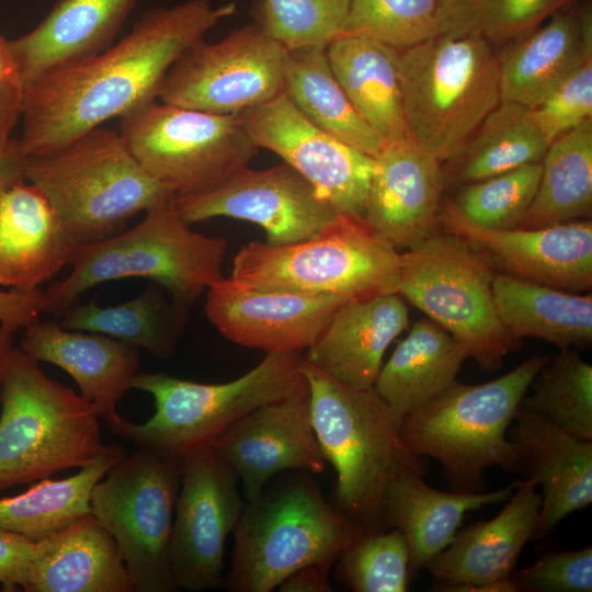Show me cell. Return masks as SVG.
Wrapping results in <instances>:
<instances>
[{
	"instance_id": "cell-1",
	"label": "cell",
	"mask_w": 592,
	"mask_h": 592,
	"mask_svg": "<svg viewBox=\"0 0 592 592\" xmlns=\"http://www.w3.org/2000/svg\"><path fill=\"white\" fill-rule=\"evenodd\" d=\"M237 11L209 0L153 8L116 45L43 73L24 87L21 150L45 153L158 100L174 61Z\"/></svg>"
},
{
	"instance_id": "cell-2",
	"label": "cell",
	"mask_w": 592,
	"mask_h": 592,
	"mask_svg": "<svg viewBox=\"0 0 592 592\" xmlns=\"http://www.w3.org/2000/svg\"><path fill=\"white\" fill-rule=\"evenodd\" d=\"M301 372L318 442L337 474L331 502L367 531L386 528L383 504L389 485L405 474H424L422 458L401 437V419L373 387L345 386L305 358Z\"/></svg>"
},
{
	"instance_id": "cell-3",
	"label": "cell",
	"mask_w": 592,
	"mask_h": 592,
	"mask_svg": "<svg viewBox=\"0 0 592 592\" xmlns=\"http://www.w3.org/2000/svg\"><path fill=\"white\" fill-rule=\"evenodd\" d=\"M365 531L325 499L310 473H281L244 503L225 589L271 592L303 566L337 562Z\"/></svg>"
},
{
	"instance_id": "cell-4",
	"label": "cell",
	"mask_w": 592,
	"mask_h": 592,
	"mask_svg": "<svg viewBox=\"0 0 592 592\" xmlns=\"http://www.w3.org/2000/svg\"><path fill=\"white\" fill-rule=\"evenodd\" d=\"M228 244L224 237L193 231L170 201L124 232L73 249L71 271L44 291L42 310L60 318L89 288L136 277L153 281L189 312L205 289L225 277Z\"/></svg>"
},
{
	"instance_id": "cell-5",
	"label": "cell",
	"mask_w": 592,
	"mask_h": 592,
	"mask_svg": "<svg viewBox=\"0 0 592 592\" xmlns=\"http://www.w3.org/2000/svg\"><path fill=\"white\" fill-rule=\"evenodd\" d=\"M25 180L48 200L72 250L115 235L175 195L138 163L119 132L102 126L27 157Z\"/></svg>"
},
{
	"instance_id": "cell-6",
	"label": "cell",
	"mask_w": 592,
	"mask_h": 592,
	"mask_svg": "<svg viewBox=\"0 0 592 592\" xmlns=\"http://www.w3.org/2000/svg\"><path fill=\"white\" fill-rule=\"evenodd\" d=\"M548 358L534 354L487 383L455 382L401 419L405 444L420 458L436 459L453 491H483L485 473L493 466L517 473L519 457L509 429L523 396Z\"/></svg>"
},
{
	"instance_id": "cell-7",
	"label": "cell",
	"mask_w": 592,
	"mask_h": 592,
	"mask_svg": "<svg viewBox=\"0 0 592 592\" xmlns=\"http://www.w3.org/2000/svg\"><path fill=\"white\" fill-rule=\"evenodd\" d=\"M99 419L92 403L14 346L1 394L0 490L92 463L109 446Z\"/></svg>"
},
{
	"instance_id": "cell-8",
	"label": "cell",
	"mask_w": 592,
	"mask_h": 592,
	"mask_svg": "<svg viewBox=\"0 0 592 592\" xmlns=\"http://www.w3.org/2000/svg\"><path fill=\"white\" fill-rule=\"evenodd\" d=\"M398 76L409 133L442 163L501 103L499 55L478 36L436 35L401 49Z\"/></svg>"
},
{
	"instance_id": "cell-9",
	"label": "cell",
	"mask_w": 592,
	"mask_h": 592,
	"mask_svg": "<svg viewBox=\"0 0 592 592\" xmlns=\"http://www.w3.org/2000/svg\"><path fill=\"white\" fill-rule=\"evenodd\" d=\"M401 253L365 220L339 215L314 237L285 246L251 241L230 277L244 286L345 300L397 293Z\"/></svg>"
},
{
	"instance_id": "cell-10",
	"label": "cell",
	"mask_w": 592,
	"mask_h": 592,
	"mask_svg": "<svg viewBox=\"0 0 592 592\" xmlns=\"http://www.w3.org/2000/svg\"><path fill=\"white\" fill-rule=\"evenodd\" d=\"M303 360L301 352L266 353L246 374L218 384L164 373H137L132 388L153 398L155 413L144 423L128 420L119 436L137 447L180 460L257 408L304 388Z\"/></svg>"
},
{
	"instance_id": "cell-11",
	"label": "cell",
	"mask_w": 592,
	"mask_h": 592,
	"mask_svg": "<svg viewBox=\"0 0 592 592\" xmlns=\"http://www.w3.org/2000/svg\"><path fill=\"white\" fill-rule=\"evenodd\" d=\"M494 273L466 240L440 227L401 253L397 293L460 342L480 369L496 372L521 341L497 312Z\"/></svg>"
},
{
	"instance_id": "cell-12",
	"label": "cell",
	"mask_w": 592,
	"mask_h": 592,
	"mask_svg": "<svg viewBox=\"0 0 592 592\" xmlns=\"http://www.w3.org/2000/svg\"><path fill=\"white\" fill-rule=\"evenodd\" d=\"M180 460L137 447L92 489L91 513L113 536L134 592H174L170 544Z\"/></svg>"
},
{
	"instance_id": "cell-13",
	"label": "cell",
	"mask_w": 592,
	"mask_h": 592,
	"mask_svg": "<svg viewBox=\"0 0 592 592\" xmlns=\"http://www.w3.org/2000/svg\"><path fill=\"white\" fill-rule=\"evenodd\" d=\"M119 134L138 163L175 195L216 186L247 168L259 149L238 114L157 100L122 116Z\"/></svg>"
},
{
	"instance_id": "cell-14",
	"label": "cell",
	"mask_w": 592,
	"mask_h": 592,
	"mask_svg": "<svg viewBox=\"0 0 592 592\" xmlns=\"http://www.w3.org/2000/svg\"><path fill=\"white\" fill-rule=\"evenodd\" d=\"M287 49L260 24L203 39L170 67L158 92L164 103L237 115L283 93Z\"/></svg>"
},
{
	"instance_id": "cell-15",
	"label": "cell",
	"mask_w": 592,
	"mask_h": 592,
	"mask_svg": "<svg viewBox=\"0 0 592 592\" xmlns=\"http://www.w3.org/2000/svg\"><path fill=\"white\" fill-rule=\"evenodd\" d=\"M180 468L170 544L174 585L192 592L225 588L226 543L244 506L238 475L209 445L183 455Z\"/></svg>"
},
{
	"instance_id": "cell-16",
	"label": "cell",
	"mask_w": 592,
	"mask_h": 592,
	"mask_svg": "<svg viewBox=\"0 0 592 592\" xmlns=\"http://www.w3.org/2000/svg\"><path fill=\"white\" fill-rule=\"evenodd\" d=\"M171 204L189 225L218 217L253 223L271 246L309 239L340 215L285 162L263 170L247 167L207 191L174 195Z\"/></svg>"
},
{
	"instance_id": "cell-17",
	"label": "cell",
	"mask_w": 592,
	"mask_h": 592,
	"mask_svg": "<svg viewBox=\"0 0 592 592\" xmlns=\"http://www.w3.org/2000/svg\"><path fill=\"white\" fill-rule=\"evenodd\" d=\"M238 116L258 148L280 156L339 214L365 218L373 157L318 128L284 93Z\"/></svg>"
},
{
	"instance_id": "cell-18",
	"label": "cell",
	"mask_w": 592,
	"mask_h": 592,
	"mask_svg": "<svg viewBox=\"0 0 592 592\" xmlns=\"http://www.w3.org/2000/svg\"><path fill=\"white\" fill-rule=\"evenodd\" d=\"M440 227L466 240L496 272L573 293L591 291V218L540 228L489 229L444 198Z\"/></svg>"
},
{
	"instance_id": "cell-19",
	"label": "cell",
	"mask_w": 592,
	"mask_h": 592,
	"mask_svg": "<svg viewBox=\"0 0 592 592\" xmlns=\"http://www.w3.org/2000/svg\"><path fill=\"white\" fill-rule=\"evenodd\" d=\"M208 445L236 471L247 501L281 473L322 474L328 464L312 425L308 384L240 418Z\"/></svg>"
},
{
	"instance_id": "cell-20",
	"label": "cell",
	"mask_w": 592,
	"mask_h": 592,
	"mask_svg": "<svg viewBox=\"0 0 592 592\" xmlns=\"http://www.w3.org/2000/svg\"><path fill=\"white\" fill-rule=\"evenodd\" d=\"M348 300L262 291L224 277L207 288L205 314L229 341L265 353L301 352Z\"/></svg>"
},
{
	"instance_id": "cell-21",
	"label": "cell",
	"mask_w": 592,
	"mask_h": 592,
	"mask_svg": "<svg viewBox=\"0 0 592 592\" xmlns=\"http://www.w3.org/2000/svg\"><path fill=\"white\" fill-rule=\"evenodd\" d=\"M527 478L519 480L501 512L458 531L424 570L439 591L515 592L511 574L533 539L542 504Z\"/></svg>"
},
{
	"instance_id": "cell-22",
	"label": "cell",
	"mask_w": 592,
	"mask_h": 592,
	"mask_svg": "<svg viewBox=\"0 0 592 592\" xmlns=\"http://www.w3.org/2000/svg\"><path fill=\"white\" fill-rule=\"evenodd\" d=\"M445 179L412 137L384 143L374 157L365 220L392 247L410 249L440 229Z\"/></svg>"
},
{
	"instance_id": "cell-23",
	"label": "cell",
	"mask_w": 592,
	"mask_h": 592,
	"mask_svg": "<svg viewBox=\"0 0 592 592\" xmlns=\"http://www.w3.org/2000/svg\"><path fill=\"white\" fill-rule=\"evenodd\" d=\"M20 349L37 362L54 364L77 383L80 395L95 408L115 435L128 421L117 406L138 373V348L109 335L70 330L38 319L24 329Z\"/></svg>"
},
{
	"instance_id": "cell-24",
	"label": "cell",
	"mask_w": 592,
	"mask_h": 592,
	"mask_svg": "<svg viewBox=\"0 0 592 592\" xmlns=\"http://www.w3.org/2000/svg\"><path fill=\"white\" fill-rule=\"evenodd\" d=\"M509 439L516 448L517 473L540 487L535 538H543L569 514L592 502V441L549 421L516 412Z\"/></svg>"
},
{
	"instance_id": "cell-25",
	"label": "cell",
	"mask_w": 592,
	"mask_h": 592,
	"mask_svg": "<svg viewBox=\"0 0 592 592\" xmlns=\"http://www.w3.org/2000/svg\"><path fill=\"white\" fill-rule=\"evenodd\" d=\"M408 323V308L398 293L348 300L334 311L304 358L345 386L372 388L386 350Z\"/></svg>"
},
{
	"instance_id": "cell-26",
	"label": "cell",
	"mask_w": 592,
	"mask_h": 592,
	"mask_svg": "<svg viewBox=\"0 0 592 592\" xmlns=\"http://www.w3.org/2000/svg\"><path fill=\"white\" fill-rule=\"evenodd\" d=\"M138 1L57 0L34 29L9 41L24 87L109 48Z\"/></svg>"
},
{
	"instance_id": "cell-27",
	"label": "cell",
	"mask_w": 592,
	"mask_h": 592,
	"mask_svg": "<svg viewBox=\"0 0 592 592\" xmlns=\"http://www.w3.org/2000/svg\"><path fill=\"white\" fill-rule=\"evenodd\" d=\"M26 180L0 196V285L34 291L69 264L72 248L45 195Z\"/></svg>"
},
{
	"instance_id": "cell-28",
	"label": "cell",
	"mask_w": 592,
	"mask_h": 592,
	"mask_svg": "<svg viewBox=\"0 0 592 592\" xmlns=\"http://www.w3.org/2000/svg\"><path fill=\"white\" fill-rule=\"evenodd\" d=\"M571 4L499 55L501 102L534 107L592 54V13Z\"/></svg>"
},
{
	"instance_id": "cell-29",
	"label": "cell",
	"mask_w": 592,
	"mask_h": 592,
	"mask_svg": "<svg viewBox=\"0 0 592 592\" xmlns=\"http://www.w3.org/2000/svg\"><path fill=\"white\" fill-rule=\"evenodd\" d=\"M519 480L493 491H442L428 486L422 474H405L388 487L383 521L406 537L410 574L415 576L453 542L465 514L506 501Z\"/></svg>"
},
{
	"instance_id": "cell-30",
	"label": "cell",
	"mask_w": 592,
	"mask_h": 592,
	"mask_svg": "<svg viewBox=\"0 0 592 592\" xmlns=\"http://www.w3.org/2000/svg\"><path fill=\"white\" fill-rule=\"evenodd\" d=\"M27 592H134L109 531L89 513L39 540Z\"/></svg>"
},
{
	"instance_id": "cell-31",
	"label": "cell",
	"mask_w": 592,
	"mask_h": 592,
	"mask_svg": "<svg viewBox=\"0 0 592 592\" xmlns=\"http://www.w3.org/2000/svg\"><path fill=\"white\" fill-rule=\"evenodd\" d=\"M467 358L460 342L433 320L422 318L383 364L373 388L402 419L457 382Z\"/></svg>"
},
{
	"instance_id": "cell-32",
	"label": "cell",
	"mask_w": 592,
	"mask_h": 592,
	"mask_svg": "<svg viewBox=\"0 0 592 592\" xmlns=\"http://www.w3.org/2000/svg\"><path fill=\"white\" fill-rule=\"evenodd\" d=\"M326 52L343 91L382 140L411 137L398 76L399 49L365 36L340 35Z\"/></svg>"
},
{
	"instance_id": "cell-33",
	"label": "cell",
	"mask_w": 592,
	"mask_h": 592,
	"mask_svg": "<svg viewBox=\"0 0 592 592\" xmlns=\"http://www.w3.org/2000/svg\"><path fill=\"white\" fill-rule=\"evenodd\" d=\"M492 293L497 312L517 340L537 338L567 350L592 343V296L496 272Z\"/></svg>"
},
{
	"instance_id": "cell-34",
	"label": "cell",
	"mask_w": 592,
	"mask_h": 592,
	"mask_svg": "<svg viewBox=\"0 0 592 592\" xmlns=\"http://www.w3.org/2000/svg\"><path fill=\"white\" fill-rule=\"evenodd\" d=\"M549 145L531 107L502 101L462 149L442 163L445 186L459 187L540 162Z\"/></svg>"
},
{
	"instance_id": "cell-35",
	"label": "cell",
	"mask_w": 592,
	"mask_h": 592,
	"mask_svg": "<svg viewBox=\"0 0 592 592\" xmlns=\"http://www.w3.org/2000/svg\"><path fill=\"white\" fill-rule=\"evenodd\" d=\"M283 93L309 122L332 137L373 158L382 149L384 141L334 77L326 47L287 50Z\"/></svg>"
},
{
	"instance_id": "cell-36",
	"label": "cell",
	"mask_w": 592,
	"mask_h": 592,
	"mask_svg": "<svg viewBox=\"0 0 592 592\" xmlns=\"http://www.w3.org/2000/svg\"><path fill=\"white\" fill-rule=\"evenodd\" d=\"M126 455L116 444L67 478L35 481L26 491L0 498V530L32 540L45 539L91 513L95 483Z\"/></svg>"
},
{
	"instance_id": "cell-37",
	"label": "cell",
	"mask_w": 592,
	"mask_h": 592,
	"mask_svg": "<svg viewBox=\"0 0 592 592\" xmlns=\"http://www.w3.org/2000/svg\"><path fill=\"white\" fill-rule=\"evenodd\" d=\"M187 317L189 312L164 297L162 287L151 285L136 298L115 306L76 304L58 322L66 329L109 335L168 360L175 353Z\"/></svg>"
},
{
	"instance_id": "cell-38",
	"label": "cell",
	"mask_w": 592,
	"mask_h": 592,
	"mask_svg": "<svg viewBox=\"0 0 592 592\" xmlns=\"http://www.w3.org/2000/svg\"><path fill=\"white\" fill-rule=\"evenodd\" d=\"M535 196L520 228H540L592 214V118L556 137L542 161Z\"/></svg>"
},
{
	"instance_id": "cell-39",
	"label": "cell",
	"mask_w": 592,
	"mask_h": 592,
	"mask_svg": "<svg viewBox=\"0 0 592 592\" xmlns=\"http://www.w3.org/2000/svg\"><path fill=\"white\" fill-rule=\"evenodd\" d=\"M517 411L540 417L579 439L592 441V365L570 349L549 356Z\"/></svg>"
},
{
	"instance_id": "cell-40",
	"label": "cell",
	"mask_w": 592,
	"mask_h": 592,
	"mask_svg": "<svg viewBox=\"0 0 592 592\" xmlns=\"http://www.w3.org/2000/svg\"><path fill=\"white\" fill-rule=\"evenodd\" d=\"M576 0H439L437 35L478 36L509 45Z\"/></svg>"
},
{
	"instance_id": "cell-41",
	"label": "cell",
	"mask_w": 592,
	"mask_h": 592,
	"mask_svg": "<svg viewBox=\"0 0 592 592\" xmlns=\"http://www.w3.org/2000/svg\"><path fill=\"white\" fill-rule=\"evenodd\" d=\"M540 175V162L524 164L462 185L448 201L467 219L485 228H519L535 196Z\"/></svg>"
},
{
	"instance_id": "cell-42",
	"label": "cell",
	"mask_w": 592,
	"mask_h": 592,
	"mask_svg": "<svg viewBox=\"0 0 592 592\" xmlns=\"http://www.w3.org/2000/svg\"><path fill=\"white\" fill-rule=\"evenodd\" d=\"M409 547L397 528L365 531L337 560L338 582L354 592H405Z\"/></svg>"
},
{
	"instance_id": "cell-43",
	"label": "cell",
	"mask_w": 592,
	"mask_h": 592,
	"mask_svg": "<svg viewBox=\"0 0 592 592\" xmlns=\"http://www.w3.org/2000/svg\"><path fill=\"white\" fill-rule=\"evenodd\" d=\"M437 9L439 0H351L340 35L365 36L401 50L437 35Z\"/></svg>"
},
{
	"instance_id": "cell-44",
	"label": "cell",
	"mask_w": 592,
	"mask_h": 592,
	"mask_svg": "<svg viewBox=\"0 0 592 592\" xmlns=\"http://www.w3.org/2000/svg\"><path fill=\"white\" fill-rule=\"evenodd\" d=\"M351 0H263L261 25L287 50L327 45L343 30Z\"/></svg>"
},
{
	"instance_id": "cell-45",
	"label": "cell",
	"mask_w": 592,
	"mask_h": 592,
	"mask_svg": "<svg viewBox=\"0 0 592 592\" xmlns=\"http://www.w3.org/2000/svg\"><path fill=\"white\" fill-rule=\"evenodd\" d=\"M538 127L551 143L559 135L592 118V54L531 107Z\"/></svg>"
},
{
	"instance_id": "cell-46",
	"label": "cell",
	"mask_w": 592,
	"mask_h": 592,
	"mask_svg": "<svg viewBox=\"0 0 592 592\" xmlns=\"http://www.w3.org/2000/svg\"><path fill=\"white\" fill-rule=\"evenodd\" d=\"M510 579L515 592H591L592 547L545 551L532 566L514 569Z\"/></svg>"
},
{
	"instance_id": "cell-47",
	"label": "cell",
	"mask_w": 592,
	"mask_h": 592,
	"mask_svg": "<svg viewBox=\"0 0 592 592\" xmlns=\"http://www.w3.org/2000/svg\"><path fill=\"white\" fill-rule=\"evenodd\" d=\"M38 549L39 540L0 530V584L3 591L22 588L27 592Z\"/></svg>"
},
{
	"instance_id": "cell-48",
	"label": "cell",
	"mask_w": 592,
	"mask_h": 592,
	"mask_svg": "<svg viewBox=\"0 0 592 592\" xmlns=\"http://www.w3.org/2000/svg\"><path fill=\"white\" fill-rule=\"evenodd\" d=\"M24 84L9 39L0 32V144L12 138L22 116Z\"/></svg>"
},
{
	"instance_id": "cell-49",
	"label": "cell",
	"mask_w": 592,
	"mask_h": 592,
	"mask_svg": "<svg viewBox=\"0 0 592 592\" xmlns=\"http://www.w3.org/2000/svg\"><path fill=\"white\" fill-rule=\"evenodd\" d=\"M44 291L0 289V327L12 332L25 329L43 314Z\"/></svg>"
},
{
	"instance_id": "cell-50",
	"label": "cell",
	"mask_w": 592,
	"mask_h": 592,
	"mask_svg": "<svg viewBox=\"0 0 592 592\" xmlns=\"http://www.w3.org/2000/svg\"><path fill=\"white\" fill-rule=\"evenodd\" d=\"M332 562H311L295 570L277 587L281 592H331L329 574Z\"/></svg>"
},
{
	"instance_id": "cell-51",
	"label": "cell",
	"mask_w": 592,
	"mask_h": 592,
	"mask_svg": "<svg viewBox=\"0 0 592 592\" xmlns=\"http://www.w3.org/2000/svg\"><path fill=\"white\" fill-rule=\"evenodd\" d=\"M26 159L19 139L11 138L0 144V196L15 183L25 180Z\"/></svg>"
},
{
	"instance_id": "cell-52",
	"label": "cell",
	"mask_w": 592,
	"mask_h": 592,
	"mask_svg": "<svg viewBox=\"0 0 592 592\" xmlns=\"http://www.w3.org/2000/svg\"><path fill=\"white\" fill-rule=\"evenodd\" d=\"M13 333L12 331L0 327V406H1V394H2V385H3V377L4 372L7 367V362L10 355V352L14 348L13 345Z\"/></svg>"
}]
</instances>
